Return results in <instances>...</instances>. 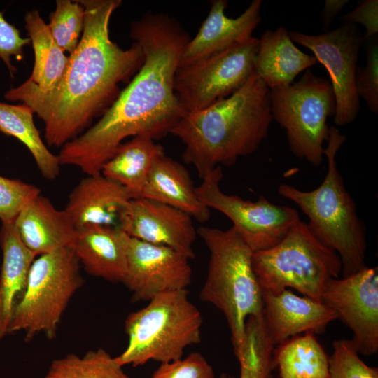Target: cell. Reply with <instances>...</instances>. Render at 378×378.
<instances>
[{"label":"cell","mask_w":378,"mask_h":378,"mask_svg":"<svg viewBox=\"0 0 378 378\" xmlns=\"http://www.w3.org/2000/svg\"><path fill=\"white\" fill-rule=\"evenodd\" d=\"M24 23L34 52V68L28 79L41 91H50L62 78L69 57L55 41L38 10L27 12Z\"/></svg>","instance_id":"obj_25"},{"label":"cell","mask_w":378,"mask_h":378,"mask_svg":"<svg viewBox=\"0 0 378 378\" xmlns=\"http://www.w3.org/2000/svg\"><path fill=\"white\" fill-rule=\"evenodd\" d=\"M366 43L367 63L358 66L355 86L358 96L366 102L368 109L378 113V40L377 36L364 41Z\"/></svg>","instance_id":"obj_32"},{"label":"cell","mask_w":378,"mask_h":378,"mask_svg":"<svg viewBox=\"0 0 378 378\" xmlns=\"http://www.w3.org/2000/svg\"><path fill=\"white\" fill-rule=\"evenodd\" d=\"M202 323L187 289L159 294L127 316L125 330L128 343L115 358L122 367L181 359L187 347L201 342Z\"/></svg>","instance_id":"obj_6"},{"label":"cell","mask_w":378,"mask_h":378,"mask_svg":"<svg viewBox=\"0 0 378 378\" xmlns=\"http://www.w3.org/2000/svg\"><path fill=\"white\" fill-rule=\"evenodd\" d=\"M190 259L166 246L130 237L122 284L133 302L149 301L169 291L187 289L192 281Z\"/></svg>","instance_id":"obj_14"},{"label":"cell","mask_w":378,"mask_h":378,"mask_svg":"<svg viewBox=\"0 0 378 378\" xmlns=\"http://www.w3.org/2000/svg\"><path fill=\"white\" fill-rule=\"evenodd\" d=\"M130 37L142 49L141 66L99 120L62 146L61 165L76 166L87 175L101 174L126 138L160 139L186 114L174 78L188 33L176 18L150 11L131 24Z\"/></svg>","instance_id":"obj_1"},{"label":"cell","mask_w":378,"mask_h":378,"mask_svg":"<svg viewBox=\"0 0 378 378\" xmlns=\"http://www.w3.org/2000/svg\"><path fill=\"white\" fill-rule=\"evenodd\" d=\"M2 264L0 273V340L9 334L13 314L22 300L36 255L20 239L13 223L0 231Z\"/></svg>","instance_id":"obj_21"},{"label":"cell","mask_w":378,"mask_h":378,"mask_svg":"<svg viewBox=\"0 0 378 378\" xmlns=\"http://www.w3.org/2000/svg\"><path fill=\"white\" fill-rule=\"evenodd\" d=\"M274 355L281 378H329V358L313 333L286 340Z\"/></svg>","instance_id":"obj_27"},{"label":"cell","mask_w":378,"mask_h":378,"mask_svg":"<svg viewBox=\"0 0 378 378\" xmlns=\"http://www.w3.org/2000/svg\"><path fill=\"white\" fill-rule=\"evenodd\" d=\"M252 267L261 292L278 294L292 288L320 302L328 283L342 268L338 254L301 220L277 244L253 252Z\"/></svg>","instance_id":"obj_7"},{"label":"cell","mask_w":378,"mask_h":378,"mask_svg":"<svg viewBox=\"0 0 378 378\" xmlns=\"http://www.w3.org/2000/svg\"><path fill=\"white\" fill-rule=\"evenodd\" d=\"M349 2V0H326L321 15L323 29L325 32L334 20L337 15L342 10L344 6Z\"/></svg>","instance_id":"obj_37"},{"label":"cell","mask_w":378,"mask_h":378,"mask_svg":"<svg viewBox=\"0 0 378 378\" xmlns=\"http://www.w3.org/2000/svg\"><path fill=\"white\" fill-rule=\"evenodd\" d=\"M289 36L293 42L310 50L317 62L327 69L335 98V125L344 126L353 122L360 108L355 77L359 50L364 43L362 33L356 24L344 23L322 34L292 31Z\"/></svg>","instance_id":"obj_12"},{"label":"cell","mask_w":378,"mask_h":378,"mask_svg":"<svg viewBox=\"0 0 378 378\" xmlns=\"http://www.w3.org/2000/svg\"><path fill=\"white\" fill-rule=\"evenodd\" d=\"M140 197L176 208L200 223L206 222L211 216L210 209L198 198L187 169L165 155L151 169Z\"/></svg>","instance_id":"obj_23"},{"label":"cell","mask_w":378,"mask_h":378,"mask_svg":"<svg viewBox=\"0 0 378 378\" xmlns=\"http://www.w3.org/2000/svg\"><path fill=\"white\" fill-rule=\"evenodd\" d=\"M328 362L329 378H378L377 369L360 358L352 340H335Z\"/></svg>","instance_id":"obj_31"},{"label":"cell","mask_w":378,"mask_h":378,"mask_svg":"<svg viewBox=\"0 0 378 378\" xmlns=\"http://www.w3.org/2000/svg\"><path fill=\"white\" fill-rule=\"evenodd\" d=\"M346 140L335 126L330 127L328 145L323 150L328 171L318 188L303 191L287 183L278 187L281 196L293 202L307 216V224L316 237L338 254L342 277L367 267L366 229L336 162L337 153Z\"/></svg>","instance_id":"obj_4"},{"label":"cell","mask_w":378,"mask_h":378,"mask_svg":"<svg viewBox=\"0 0 378 378\" xmlns=\"http://www.w3.org/2000/svg\"><path fill=\"white\" fill-rule=\"evenodd\" d=\"M85 23V9L78 1L57 0L48 24L58 46L70 53L76 48Z\"/></svg>","instance_id":"obj_30"},{"label":"cell","mask_w":378,"mask_h":378,"mask_svg":"<svg viewBox=\"0 0 378 378\" xmlns=\"http://www.w3.org/2000/svg\"><path fill=\"white\" fill-rule=\"evenodd\" d=\"M122 368L100 348L83 356L71 354L54 360L43 378H130Z\"/></svg>","instance_id":"obj_29"},{"label":"cell","mask_w":378,"mask_h":378,"mask_svg":"<svg viewBox=\"0 0 378 378\" xmlns=\"http://www.w3.org/2000/svg\"><path fill=\"white\" fill-rule=\"evenodd\" d=\"M345 23L361 24L365 27L366 33L364 41L377 36L378 34V1L364 0L351 12L343 15Z\"/></svg>","instance_id":"obj_36"},{"label":"cell","mask_w":378,"mask_h":378,"mask_svg":"<svg viewBox=\"0 0 378 378\" xmlns=\"http://www.w3.org/2000/svg\"><path fill=\"white\" fill-rule=\"evenodd\" d=\"M220 378H234V377L232 376L228 375L227 374H222Z\"/></svg>","instance_id":"obj_38"},{"label":"cell","mask_w":378,"mask_h":378,"mask_svg":"<svg viewBox=\"0 0 378 378\" xmlns=\"http://www.w3.org/2000/svg\"><path fill=\"white\" fill-rule=\"evenodd\" d=\"M130 237L120 228L92 226L76 230L73 248L88 274L122 283Z\"/></svg>","instance_id":"obj_20"},{"label":"cell","mask_w":378,"mask_h":378,"mask_svg":"<svg viewBox=\"0 0 378 378\" xmlns=\"http://www.w3.org/2000/svg\"><path fill=\"white\" fill-rule=\"evenodd\" d=\"M212 366L198 352L186 358L161 363L150 378H214Z\"/></svg>","instance_id":"obj_34"},{"label":"cell","mask_w":378,"mask_h":378,"mask_svg":"<svg viewBox=\"0 0 378 378\" xmlns=\"http://www.w3.org/2000/svg\"><path fill=\"white\" fill-rule=\"evenodd\" d=\"M321 302L332 309L353 332L358 354L378 351V268L365 267L350 276L331 279Z\"/></svg>","instance_id":"obj_13"},{"label":"cell","mask_w":378,"mask_h":378,"mask_svg":"<svg viewBox=\"0 0 378 378\" xmlns=\"http://www.w3.org/2000/svg\"><path fill=\"white\" fill-rule=\"evenodd\" d=\"M164 148L146 136H136L122 143L103 165L101 174L127 188L134 198L140 197L156 161Z\"/></svg>","instance_id":"obj_24"},{"label":"cell","mask_w":378,"mask_h":378,"mask_svg":"<svg viewBox=\"0 0 378 378\" xmlns=\"http://www.w3.org/2000/svg\"><path fill=\"white\" fill-rule=\"evenodd\" d=\"M29 38H22L20 31L9 23L0 11V59L6 66L10 77L14 78L17 68L12 64V57L21 59L23 48L30 43Z\"/></svg>","instance_id":"obj_35"},{"label":"cell","mask_w":378,"mask_h":378,"mask_svg":"<svg viewBox=\"0 0 378 378\" xmlns=\"http://www.w3.org/2000/svg\"><path fill=\"white\" fill-rule=\"evenodd\" d=\"M261 5V0H253L239 16L232 18L225 13L227 1H212L198 32L183 48L178 66L197 63L249 41L262 20Z\"/></svg>","instance_id":"obj_16"},{"label":"cell","mask_w":378,"mask_h":378,"mask_svg":"<svg viewBox=\"0 0 378 378\" xmlns=\"http://www.w3.org/2000/svg\"><path fill=\"white\" fill-rule=\"evenodd\" d=\"M80 264L73 246L35 258L24 297L13 314L9 334L22 331L27 342L41 332L53 339L71 298L83 285Z\"/></svg>","instance_id":"obj_8"},{"label":"cell","mask_w":378,"mask_h":378,"mask_svg":"<svg viewBox=\"0 0 378 378\" xmlns=\"http://www.w3.org/2000/svg\"><path fill=\"white\" fill-rule=\"evenodd\" d=\"M39 194L40 190L34 185L0 176V220L2 224L13 223L23 206Z\"/></svg>","instance_id":"obj_33"},{"label":"cell","mask_w":378,"mask_h":378,"mask_svg":"<svg viewBox=\"0 0 378 378\" xmlns=\"http://www.w3.org/2000/svg\"><path fill=\"white\" fill-rule=\"evenodd\" d=\"M317 63L314 56L298 48L287 29L280 26L259 38L255 73L270 90L291 85L299 74Z\"/></svg>","instance_id":"obj_22"},{"label":"cell","mask_w":378,"mask_h":378,"mask_svg":"<svg viewBox=\"0 0 378 378\" xmlns=\"http://www.w3.org/2000/svg\"><path fill=\"white\" fill-rule=\"evenodd\" d=\"M197 233L209 252L200 298L225 316L235 354L243 344L247 318L262 309V293L252 267L253 252L233 227L222 230L202 226Z\"/></svg>","instance_id":"obj_5"},{"label":"cell","mask_w":378,"mask_h":378,"mask_svg":"<svg viewBox=\"0 0 378 378\" xmlns=\"http://www.w3.org/2000/svg\"><path fill=\"white\" fill-rule=\"evenodd\" d=\"M221 166L208 172L202 183L195 187L200 201L217 210L232 222V227L253 252L277 244L291 227L300 220L298 211L292 207L275 204L264 196L254 202L223 192Z\"/></svg>","instance_id":"obj_10"},{"label":"cell","mask_w":378,"mask_h":378,"mask_svg":"<svg viewBox=\"0 0 378 378\" xmlns=\"http://www.w3.org/2000/svg\"><path fill=\"white\" fill-rule=\"evenodd\" d=\"M33 110L24 104L0 102V132L18 139L29 150L44 178L53 180L59 174L57 155L45 145L34 122Z\"/></svg>","instance_id":"obj_26"},{"label":"cell","mask_w":378,"mask_h":378,"mask_svg":"<svg viewBox=\"0 0 378 378\" xmlns=\"http://www.w3.org/2000/svg\"><path fill=\"white\" fill-rule=\"evenodd\" d=\"M120 229L132 238L169 247L190 260L195 257L192 245L197 233L192 217L165 204L144 197L132 199Z\"/></svg>","instance_id":"obj_15"},{"label":"cell","mask_w":378,"mask_h":378,"mask_svg":"<svg viewBox=\"0 0 378 378\" xmlns=\"http://www.w3.org/2000/svg\"><path fill=\"white\" fill-rule=\"evenodd\" d=\"M259 38L234 46L197 63L178 66L174 90L188 112L202 110L241 88L255 74Z\"/></svg>","instance_id":"obj_11"},{"label":"cell","mask_w":378,"mask_h":378,"mask_svg":"<svg viewBox=\"0 0 378 378\" xmlns=\"http://www.w3.org/2000/svg\"><path fill=\"white\" fill-rule=\"evenodd\" d=\"M13 223L21 241L36 256L72 246L76 236L65 210H58L41 194L23 206Z\"/></svg>","instance_id":"obj_19"},{"label":"cell","mask_w":378,"mask_h":378,"mask_svg":"<svg viewBox=\"0 0 378 378\" xmlns=\"http://www.w3.org/2000/svg\"><path fill=\"white\" fill-rule=\"evenodd\" d=\"M272 120L270 90L255 73L231 95L186 113L170 134L184 144V162L202 178L217 166H232L255 153Z\"/></svg>","instance_id":"obj_3"},{"label":"cell","mask_w":378,"mask_h":378,"mask_svg":"<svg viewBox=\"0 0 378 378\" xmlns=\"http://www.w3.org/2000/svg\"><path fill=\"white\" fill-rule=\"evenodd\" d=\"M270 104L272 120L286 130L293 154L320 167L329 137L327 120L336 109L330 80L308 69L297 82L270 89Z\"/></svg>","instance_id":"obj_9"},{"label":"cell","mask_w":378,"mask_h":378,"mask_svg":"<svg viewBox=\"0 0 378 378\" xmlns=\"http://www.w3.org/2000/svg\"><path fill=\"white\" fill-rule=\"evenodd\" d=\"M132 193L102 174L88 175L71 192L65 211L76 230L92 226L120 228Z\"/></svg>","instance_id":"obj_18"},{"label":"cell","mask_w":378,"mask_h":378,"mask_svg":"<svg viewBox=\"0 0 378 378\" xmlns=\"http://www.w3.org/2000/svg\"><path fill=\"white\" fill-rule=\"evenodd\" d=\"M274 346L262 313L248 316L243 344L234 354L240 365V378H270L274 367Z\"/></svg>","instance_id":"obj_28"},{"label":"cell","mask_w":378,"mask_h":378,"mask_svg":"<svg viewBox=\"0 0 378 378\" xmlns=\"http://www.w3.org/2000/svg\"><path fill=\"white\" fill-rule=\"evenodd\" d=\"M262 293V314L274 345L300 333L319 334L337 318L335 311L323 302L300 297L285 289L278 294Z\"/></svg>","instance_id":"obj_17"},{"label":"cell","mask_w":378,"mask_h":378,"mask_svg":"<svg viewBox=\"0 0 378 378\" xmlns=\"http://www.w3.org/2000/svg\"><path fill=\"white\" fill-rule=\"evenodd\" d=\"M85 9L84 29L57 85L42 92L29 79L4 97L29 106L44 122L50 146H63L89 127L116 99L119 84L144 62L140 46L122 49L109 35V22L121 0H78Z\"/></svg>","instance_id":"obj_2"}]
</instances>
